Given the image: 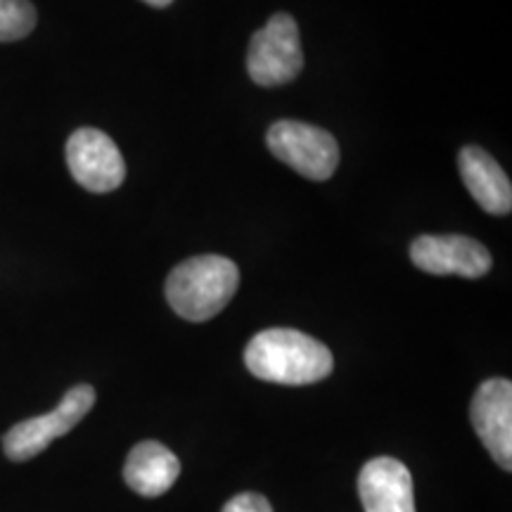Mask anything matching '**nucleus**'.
<instances>
[{"label": "nucleus", "mask_w": 512, "mask_h": 512, "mask_svg": "<svg viewBox=\"0 0 512 512\" xmlns=\"http://www.w3.org/2000/svg\"><path fill=\"white\" fill-rule=\"evenodd\" d=\"M247 370L264 382L302 387L325 380L335 368L330 349L299 330L273 328L252 337L245 349Z\"/></svg>", "instance_id": "nucleus-1"}, {"label": "nucleus", "mask_w": 512, "mask_h": 512, "mask_svg": "<svg viewBox=\"0 0 512 512\" xmlns=\"http://www.w3.org/2000/svg\"><path fill=\"white\" fill-rule=\"evenodd\" d=\"M240 285V271L219 254L192 256L166 278V299L178 316L204 323L226 309Z\"/></svg>", "instance_id": "nucleus-2"}, {"label": "nucleus", "mask_w": 512, "mask_h": 512, "mask_svg": "<svg viewBox=\"0 0 512 512\" xmlns=\"http://www.w3.org/2000/svg\"><path fill=\"white\" fill-rule=\"evenodd\" d=\"M304 69L299 27L294 17L275 12L266 27L249 41L247 72L256 86L278 88L297 79Z\"/></svg>", "instance_id": "nucleus-3"}, {"label": "nucleus", "mask_w": 512, "mask_h": 512, "mask_svg": "<svg viewBox=\"0 0 512 512\" xmlns=\"http://www.w3.org/2000/svg\"><path fill=\"white\" fill-rule=\"evenodd\" d=\"M95 406V389L91 384H76L69 389L60 401V406L55 411L46 415H38V418H29L24 422H17L15 427H10L3 437V451L5 456L15 463H24V460L36 458L38 453H43L53 444L55 439L64 437L67 432H72L79 422L91 413Z\"/></svg>", "instance_id": "nucleus-4"}, {"label": "nucleus", "mask_w": 512, "mask_h": 512, "mask_svg": "<svg viewBox=\"0 0 512 512\" xmlns=\"http://www.w3.org/2000/svg\"><path fill=\"white\" fill-rule=\"evenodd\" d=\"M268 150L280 162L302 174L309 181H328L337 171L339 147L337 140L323 128L304 121H275L266 136Z\"/></svg>", "instance_id": "nucleus-5"}, {"label": "nucleus", "mask_w": 512, "mask_h": 512, "mask_svg": "<svg viewBox=\"0 0 512 512\" xmlns=\"http://www.w3.org/2000/svg\"><path fill=\"white\" fill-rule=\"evenodd\" d=\"M67 166L74 181L91 192L117 190L126 178L119 147L98 128H79L67 140Z\"/></svg>", "instance_id": "nucleus-6"}, {"label": "nucleus", "mask_w": 512, "mask_h": 512, "mask_svg": "<svg viewBox=\"0 0 512 512\" xmlns=\"http://www.w3.org/2000/svg\"><path fill=\"white\" fill-rule=\"evenodd\" d=\"M411 259L430 275H460L467 280L484 278L491 268L489 249L465 235H422L413 242Z\"/></svg>", "instance_id": "nucleus-7"}, {"label": "nucleus", "mask_w": 512, "mask_h": 512, "mask_svg": "<svg viewBox=\"0 0 512 512\" xmlns=\"http://www.w3.org/2000/svg\"><path fill=\"white\" fill-rule=\"evenodd\" d=\"M470 420L486 451L503 470L512 467V384L494 377L479 384L470 406Z\"/></svg>", "instance_id": "nucleus-8"}, {"label": "nucleus", "mask_w": 512, "mask_h": 512, "mask_svg": "<svg viewBox=\"0 0 512 512\" xmlns=\"http://www.w3.org/2000/svg\"><path fill=\"white\" fill-rule=\"evenodd\" d=\"M358 496L366 512H415L413 477L401 460L380 456L363 465Z\"/></svg>", "instance_id": "nucleus-9"}, {"label": "nucleus", "mask_w": 512, "mask_h": 512, "mask_svg": "<svg viewBox=\"0 0 512 512\" xmlns=\"http://www.w3.org/2000/svg\"><path fill=\"white\" fill-rule=\"evenodd\" d=\"M460 178L465 188L475 197V202L484 211L494 216L510 214L512 209V185L505 176L501 164L496 162L482 147L467 145L458 155Z\"/></svg>", "instance_id": "nucleus-10"}, {"label": "nucleus", "mask_w": 512, "mask_h": 512, "mask_svg": "<svg viewBox=\"0 0 512 512\" xmlns=\"http://www.w3.org/2000/svg\"><path fill=\"white\" fill-rule=\"evenodd\" d=\"M178 477H181V460L159 441H140L128 453L124 479L138 496H162L176 484Z\"/></svg>", "instance_id": "nucleus-11"}, {"label": "nucleus", "mask_w": 512, "mask_h": 512, "mask_svg": "<svg viewBox=\"0 0 512 512\" xmlns=\"http://www.w3.org/2000/svg\"><path fill=\"white\" fill-rule=\"evenodd\" d=\"M36 27V8L29 0H0V43L19 41Z\"/></svg>", "instance_id": "nucleus-12"}, {"label": "nucleus", "mask_w": 512, "mask_h": 512, "mask_svg": "<svg viewBox=\"0 0 512 512\" xmlns=\"http://www.w3.org/2000/svg\"><path fill=\"white\" fill-rule=\"evenodd\" d=\"M223 512H273V508L266 496L247 491V494H238L235 498H230Z\"/></svg>", "instance_id": "nucleus-13"}, {"label": "nucleus", "mask_w": 512, "mask_h": 512, "mask_svg": "<svg viewBox=\"0 0 512 512\" xmlns=\"http://www.w3.org/2000/svg\"><path fill=\"white\" fill-rule=\"evenodd\" d=\"M143 3L152 5V8H169V5L174 3V0H143Z\"/></svg>", "instance_id": "nucleus-14"}]
</instances>
